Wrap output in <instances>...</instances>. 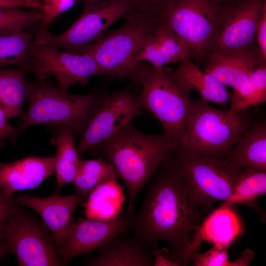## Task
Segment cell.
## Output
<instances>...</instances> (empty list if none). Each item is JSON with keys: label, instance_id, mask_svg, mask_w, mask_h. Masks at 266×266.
<instances>
[{"label": "cell", "instance_id": "603a6c76", "mask_svg": "<svg viewBox=\"0 0 266 266\" xmlns=\"http://www.w3.org/2000/svg\"><path fill=\"white\" fill-rule=\"evenodd\" d=\"M30 71L29 63L14 69L0 67V104L7 118L21 119L24 114L23 105L27 90L25 77Z\"/></svg>", "mask_w": 266, "mask_h": 266}, {"label": "cell", "instance_id": "8fae6325", "mask_svg": "<svg viewBox=\"0 0 266 266\" xmlns=\"http://www.w3.org/2000/svg\"><path fill=\"white\" fill-rule=\"evenodd\" d=\"M31 71L38 80L49 75L55 78L58 87L66 92L72 86H85L93 76L102 75L95 60L85 53H77L33 43L29 61Z\"/></svg>", "mask_w": 266, "mask_h": 266}, {"label": "cell", "instance_id": "4dcf8cb0", "mask_svg": "<svg viewBox=\"0 0 266 266\" xmlns=\"http://www.w3.org/2000/svg\"><path fill=\"white\" fill-rule=\"evenodd\" d=\"M79 0H42V17L39 28L47 29L53 21L71 8Z\"/></svg>", "mask_w": 266, "mask_h": 266}, {"label": "cell", "instance_id": "d4e9b609", "mask_svg": "<svg viewBox=\"0 0 266 266\" xmlns=\"http://www.w3.org/2000/svg\"><path fill=\"white\" fill-rule=\"evenodd\" d=\"M266 193V171L258 169L243 168L237 177L233 193L225 202L239 203L252 206L264 216V213L256 202L258 197Z\"/></svg>", "mask_w": 266, "mask_h": 266}, {"label": "cell", "instance_id": "44dd1931", "mask_svg": "<svg viewBox=\"0 0 266 266\" xmlns=\"http://www.w3.org/2000/svg\"><path fill=\"white\" fill-rule=\"evenodd\" d=\"M243 168L266 171V121L259 119L248 129L224 158Z\"/></svg>", "mask_w": 266, "mask_h": 266}, {"label": "cell", "instance_id": "74e56055", "mask_svg": "<svg viewBox=\"0 0 266 266\" xmlns=\"http://www.w3.org/2000/svg\"><path fill=\"white\" fill-rule=\"evenodd\" d=\"M11 249L8 243L2 238L0 239V261L4 256L11 253Z\"/></svg>", "mask_w": 266, "mask_h": 266}, {"label": "cell", "instance_id": "f546056e", "mask_svg": "<svg viewBox=\"0 0 266 266\" xmlns=\"http://www.w3.org/2000/svg\"><path fill=\"white\" fill-rule=\"evenodd\" d=\"M229 245L214 244L209 250L197 253L192 259L194 266H233L229 260Z\"/></svg>", "mask_w": 266, "mask_h": 266}, {"label": "cell", "instance_id": "5bb4252c", "mask_svg": "<svg viewBox=\"0 0 266 266\" xmlns=\"http://www.w3.org/2000/svg\"><path fill=\"white\" fill-rule=\"evenodd\" d=\"M129 231L131 222L127 213L121 212L105 220L80 217L70 224L56 251L66 266L73 258L90 254L114 237Z\"/></svg>", "mask_w": 266, "mask_h": 266}, {"label": "cell", "instance_id": "ac0fdd59", "mask_svg": "<svg viewBox=\"0 0 266 266\" xmlns=\"http://www.w3.org/2000/svg\"><path fill=\"white\" fill-rule=\"evenodd\" d=\"M54 172V156H29L8 163L0 162V188L9 195L33 189Z\"/></svg>", "mask_w": 266, "mask_h": 266}, {"label": "cell", "instance_id": "4316f807", "mask_svg": "<svg viewBox=\"0 0 266 266\" xmlns=\"http://www.w3.org/2000/svg\"><path fill=\"white\" fill-rule=\"evenodd\" d=\"M34 33L29 29L21 32L0 35V67L27 64Z\"/></svg>", "mask_w": 266, "mask_h": 266}, {"label": "cell", "instance_id": "52a82bcc", "mask_svg": "<svg viewBox=\"0 0 266 266\" xmlns=\"http://www.w3.org/2000/svg\"><path fill=\"white\" fill-rule=\"evenodd\" d=\"M167 156L194 198L208 213L215 203L229 200L243 169L225 159L188 156L173 148Z\"/></svg>", "mask_w": 266, "mask_h": 266}, {"label": "cell", "instance_id": "8d00e7d4", "mask_svg": "<svg viewBox=\"0 0 266 266\" xmlns=\"http://www.w3.org/2000/svg\"><path fill=\"white\" fill-rule=\"evenodd\" d=\"M254 257V252L252 250L246 249L236 260L233 262V266H248Z\"/></svg>", "mask_w": 266, "mask_h": 266}, {"label": "cell", "instance_id": "2e32d148", "mask_svg": "<svg viewBox=\"0 0 266 266\" xmlns=\"http://www.w3.org/2000/svg\"><path fill=\"white\" fill-rule=\"evenodd\" d=\"M202 69L225 86L234 91L242 90L247 84L254 70L266 63L257 48L225 53H212L204 61Z\"/></svg>", "mask_w": 266, "mask_h": 266}, {"label": "cell", "instance_id": "484cf974", "mask_svg": "<svg viewBox=\"0 0 266 266\" xmlns=\"http://www.w3.org/2000/svg\"><path fill=\"white\" fill-rule=\"evenodd\" d=\"M266 102V63L253 71L246 86L230 94L228 110L239 113Z\"/></svg>", "mask_w": 266, "mask_h": 266}, {"label": "cell", "instance_id": "7a4b0ae2", "mask_svg": "<svg viewBox=\"0 0 266 266\" xmlns=\"http://www.w3.org/2000/svg\"><path fill=\"white\" fill-rule=\"evenodd\" d=\"M175 146L164 133H143L131 123L92 148L106 157L123 180L128 194L127 214L134 212L138 194Z\"/></svg>", "mask_w": 266, "mask_h": 266}, {"label": "cell", "instance_id": "4fadbf2b", "mask_svg": "<svg viewBox=\"0 0 266 266\" xmlns=\"http://www.w3.org/2000/svg\"><path fill=\"white\" fill-rule=\"evenodd\" d=\"M142 113L137 96L129 89L113 91L106 95L82 134L76 147L79 155L81 157L86 151L131 124Z\"/></svg>", "mask_w": 266, "mask_h": 266}, {"label": "cell", "instance_id": "60d3db41", "mask_svg": "<svg viewBox=\"0 0 266 266\" xmlns=\"http://www.w3.org/2000/svg\"><path fill=\"white\" fill-rule=\"evenodd\" d=\"M101 0H83L84 3H91L98 1Z\"/></svg>", "mask_w": 266, "mask_h": 266}, {"label": "cell", "instance_id": "5b68a950", "mask_svg": "<svg viewBox=\"0 0 266 266\" xmlns=\"http://www.w3.org/2000/svg\"><path fill=\"white\" fill-rule=\"evenodd\" d=\"M123 25L88 45L80 53L91 56L102 75L116 79L134 80L140 64L137 56L161 18L133 9Z\"/></svg>", "mask_w": 266, "mask_h": 266}, {"label": "cell", "instance_id": "e0dca14e", "mask_svg": "<svg viewBox=\"0 0 266 266\" xmlns=\"http://www.w3.org/2000/svg\"><path fill=\"white\" fill-rule=\"evenodd\" d=\"M153 243L133 235L125 234L114 237L98 248V254L86 259L84 264L90 266H154Z\"/></svg>", "mask_w": 266, "mask_h": 266}, {"label": "cell", "instance_id": "3957f363", "mask_svg": "<svg viewBox=\"0 0 266 266\" xmlns=\"http://www.w3.org/2000/svg\"><path fill=\"white\" fill-rule=\"evenodd\" d=\"M255 122L246 111L234 113L194 100L183 138L173 149L183 154L225 158Z\"/></svg>", "mask_w": 266, "mask_h": 266}, {"label": "cell", "instance_id": "f1b7e54d", "mask_svg": "<svg viewBox=\"0 0 266 266\" xmlns=\"http://www.w3.org/2000/svg\"><path fill=\"white\" fill-rule=\"evenodd\" d=\"M204 222L202 229L203 234L208 236L215 244L229 245L232 241L234 233H232L234 231L229 230L235 227L234 222L233 220V216L228 210L225 209L216 211L214 215ZM233 230H234L233 229Z\"/></svg>", "mask_w": 266, "mask_h": 266}, {"label": "cell", "instance_id": "9c48e42d", "mask_svg": "<svg viewBox=\"0 0 266 266\" xmlns=\"http://www.w3.org/2000/svg\"><path fill=\"white\" fill-rule=\"evenodd\" d=\"M133 9L131 0H101L84 3L78 18L65 32L55 34L47 29L35 31L33 43L80 53L97 41L113 23Z\"/></svg>", "mask_w": 266, "mask_h": 266}, {"label": "cell", "instance_id": "9a60e30c", "mask_svg": "<svg viewBox=\"0 0 266 266\" xmlns=\"http://www.w3.org/2000/svg\"><path fill=\"white\" fill-rule=\"evenodd\" d=\"M16 201L32 208L40 216L53 236L56 248L61 245L68 228L74 221L75 209L85 202L77 194L67 196L54 194L46 197L19 195Z\"/></svg>", "mask_w": 266, "mask_h": 266}, {"label": "cell", "instance_id": "cb8c5ba5", "mask_svg": "<svg viewBox=\"0 0 266 266\" xmlns=\"http://www.w3.org/2000/svg\"><path fill=\"white\" fill-rule=\"evenodd\" d=\"M119 176L114 167L102 158L81 159L72 183L76 194L85 201L99 187Z\"/></svg>", "mask_w": 266, "mask_h": 266}, {"label": "cell", "instance_id": "83f0119b", "mask_svg": "<svg viewBox=\"0 0 266 266\" xmlns=\"http://www.w3.org/2000/svg\"><path fill=\"white\" fill-rule=\"evenodd\" d=\"M39 8L24 10L21 7L0 6V35L21 32L40 23Z\"/></svg>", "mask_w": 266, "mask_h": 266}, {"label": "cell", "instance_id": "7c38bea8", "mask_svg": "<svg viewBox=\"0 0 266 266\" xmlns=\"http://www.w3.org/2000/svg\"><path fill=\"white\" fill-rule=\"evenodd\" d=\"M266 9V0H235L221 5L219 28L210 54L257 48V29Z\"/></svg>", "mask_w": 266, "mask_h": 266}, {"label": "cell", "instance_id": "7402d4cb", "mask_svg": "<svg viewBox=\"0 0 266 266\" xmlns=\"http://www.w3.org/2000/svg\"><path fill=\"white\" fill-rule=\"evenodd\" d=\"M57 125L51 139L52 143L56 146L54 156L56 191L72 182L81 160L75 146L74 133L72 128L66 125Z\"/></svg>", "mask_w": 266, "mask_h": 266}, {"label": "cell", "instance_id": "ab89813d", "mask_svg": "<svg viewBox=\"0 0 266 266\" xmlns=\"http://www.w3.org/2000/svg\"><path fill=\"white\" fill-rule=\"evenodd\" d=\"M235 0H219L221 5H224L230 3Z\"/></svg>", "mask_w": 266, "mask_h": 266}, {"label": "cell", "instance_id": "836d02e7", "mask_svg": "<svg viewBox=\"0 0 266 266\" xmlns=\"http://www.w3.org/2000/svg\"><path fill=\"white\" fill-rule=\"evenodd\" d=\"M256 43L259 54L266 61V9L262 15L257 27Z\"/></svg>", "mask_w": 266, "mask_h": 266}, {"label": "cell", "instance_id": "d590c367", "mask_svg": "<svg viewBox=\"0 0 266 266\" xmlns=\"http://www.w3.org/2000/svg\"><path fill=\"white\" fill-rule=\"evenodd\" d=\"M0 6L40 8V5L25 0H0Z\"/></svg>", "mask_w": 266, "mask_h": 266}, {"label": "cell", "instance_id": "ba28073f", "mask_svg": "<svg viewBox=\"0 0 266 266\" xmlns=\"http://www.w3.org/2000/svg\"><path fill=\"white\" fill-rule=\"evenodd\" d=\"M219 0H173L161 16L188 48L192 58L204 62L219 28Z\"/></svg>", "mask_w": 266, "mask_h": 266}, {"label": "cell", "instance_id": "d6986e66", "mask_svg": "<svg viewBox=\"0 0 266 266\" xmlns=\"http://www.w3.org/2000/svg\"><path fill=\"white\" fill-rule=\"evenodd\" d=\"M192 58L191 53L182 40L167 24L161 19L139 52L136 62L155 66L164 67Z\"/></svg>", "mask_w": 266, "mask_h": 266}, {"label": "cell", "instance_id": "30bf717a", "mask_svg": "<svg viewBox=\"0 0 266 266\" xmlns=\"http://www.w3.org/2000/svg\"><path fill=\"white\" fill-rule=\"evenodd\" d=\"M0 238L9 244L18 266H65L58 255L49 228L22 204L3 228Z\"/></svg>", "mask_w": 266, "mask_h": 266}, {"label": "cell", "instance_id": "ffe728a7", "mask_svg": "<svg viewBox=\"0 0 266 266\" xmlns=\"http://www.w3.org/2000/svg\"><path fill=\"white\" fill-rule=\"evenodd\" d=\"M166 72L182 87L197 92L200 97L227 108L230 93L226 86L210 74L200 69L191 58L184 59L175 69L165 67Z\"/></svg>", "mask_w": 266, "mask_h": 266}, {"label": "cell", "instance_id": "e575fe53", "mask_svg": "<svg viewBox=\"0 0 266 266\" xmlns=\"http://www.w3.org/2000/svg\"><path fill=\"white\" fill-rule=\"evenodd\" d=\"M7 118L0 104V138L1 140L6 137L11 138L12 140L15 133V128L8 123Z\"/></svg>", "mask_w": 266, "mask_h": 266}, {"label": "cell", "instance_id": "f35d334b", "mask_svg": "<svg viewBox=\"0 0 266 266\" xmlns=\"http://www.w3.org/2000/svg\"><path fill=\"white\" fill-rule=\"evenodd\" d=\"M27 0V1L34 2L35 3L40 5V6H41L42 4V0Z\"/></svg>", "mask_w": 266, "mask_h": 266}, {"label": "cell", "instance_id": "277c9868", "mask_svg": "<svg viewBox=\"0 0 266 266\" xmlns=\"http://www.w3.org/2000/svg\"><path fill=\"white\" fill-rule=\"evenodd\" d=\"M26 85L28 107L15 128L13 142L23 131L40 124L66 125L74 134L81 135L107 95L98 92L70 94L45 80L26 81Z\"/></svg>", "mask_w": 266, "mask_h": 266}, {"label": "cell", "instance_id": "8992f818", "mask_svg": "<svg viewBox=\"0 0 266 266\" xmlns=\"http://www.w3.org/2000/svg\"><path fill=\"white\" fill-rule=\"evenodd\" d=\"M134 80L141 87L137 96L139 107L153 115L168 139L175 146L179 144L194 100L191 91L170 77L164 67L145 63L140 64Z\"/></svg>", "mask_w": 266, "mask_h": 266}, {"label": "cell", "instance_id": "b9f144b4", "mask_svg": "<svg viewBox=\"0 0 266 266\" xmlns=\"http://www.w3.org/2000/svg\"><path fill=\"white\" fill-rule=\"evenodd\" d=\"M1 141V139L0 138V141Z\"/></svg>", "mask_w": 266, "mask_h": 266}, {"label": "cell", "instance_id": "1f68e13d", "mask_svg": "<svg viewBox=\"0 0 266 266\" xmlns=\"http://www.w3.org/2000/svg\"><path fill=\"white\" fill-rule=\"evenodd\" d=\"M20 205L13 195L7 194L0 188V238L3 228Z\"/></svg>", "mask_w": 266, "mask_h": 266}, {"label": "cell", "instance_id": "6da1fadb", "mask_svg": "<svg viewBox=\"0 0 266 266\" xmlns=\"http://www.w3.org/2000/svg\"><path fill=\"white\" fill-rule=\"evenodd\" d=\"M145 193L140 209L130 216L131 231L150 243L167 242L175 266H185L198 253L208 214L194 198L167 154Z\"/></svg>", "mask_w": 266, "mask_h": 266}, {"label": "cell", "instance_id": "d6a6232c", "mask_svg": "<svg viewBox=\"0 0 266 266\" xmlns=\"http://www.w3.org/2000/svg\"><path fill=\"white\" fill-rule=\"evenodd\" d=\"M133 9L145 12L158 17L173 0H131Z\"/></svg>", "mask_w": 266, "mask_h": 266}]
</instances>
